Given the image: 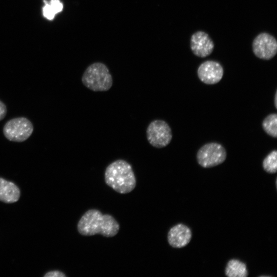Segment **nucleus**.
Listing matches in <instances>:
<instances>
[{"instance_id":"f257e3e1","label":"nucleus","mask_w":277,"mask_h":277,"mask_svg":"<svg viewBox=\"0 0 277 277\" xmlns=\"http://www.w3.org/2000/svg\"><path fill=\"white\" fill-rule=\"evenodd\" d=\"M120 224L109 214H103L96 209L87 210L80 218L77 225L78 233L84 236L101 234L106 238L116 235L120 230Z\"/></svg>"},{"instance_id":"f03ea898","label":"nucleus","mask_w":277,"mask_h":277,"mask_svg":"<svg viewBox=\"0 0 277 277\" xmlns=\"http://www.w3.org/2000/svg\"><path fill=\"white\" fill-rule=\"evenodd\" d=\"M106 184L116 192L126 194L136 187V177L131 165L124 160L111 163L104 173Z\"/></svg>"},{"instance_id":"7ed1b4c3","label":"nucleus","mask_w":277,"mask_h":277,"mask_svg":"<svg viewBox=\"0 0 277 277\" xmlns=\"http://www.w3.org/2000/svg\"><path fill=\"white\" fill-rule=\"evenodd\" d=\"M83 84L94 92H104L112 86L113 78L108 67L101 62H95L87 67L82 76Z\"/></svg>"},{"instance_id":"20e7f679","label":"nucleus","mask_w":277,"mask_h":277,"mask_svg":"<svg viewBox=\"0 0 277 277\" xmlns=\"http://www.w3.org/2000/svg\"><path fill=\"white\" fill-rule=\"evenodd\" d=\"M226 157L225 148L216 142L205 144L198 150L196 153L198 164L205 168L216 166L223 163Z\"/></svg>"},{"instance_id":"39448f33","label":"nucleus","mask_w":277,"mask_h":277,"mask_svg":"<svg viewBox=\"0 0 277 277\" xmlns=\"http://www.w3.org/2000/svg\"><path fill=\"white\" fill-rule=\"evenodd\" d=\"M5 137L12 142H23L27 140L33 131L31 122L25 117H18L9 120L3 127Z\"/></svg>"},{"instance_id":"423d86ee","label":"nucleus","mask_w":277,"mask_h":277,"mask_svg":"<svg viewBox=\"0 0 277 277\" xmlns=\"http://www.w3.org/2000/svg\"><path fill=\"white\" fill-rule=\"evenodd\" d=\"M146 136L149 143L156 148L168 145L172 138L171 129L169 124L162 120H155L148 125Z\"/></svg>"},{"instance_id":"0eeeda50","label":"nucleus","mask_w":277,"mask_h":277,"mask_svg":"<svg viewBox=\"0 0 277 277\" xmlns=\"http://www.w3.org/2000/svg\"><path fill=\"white\" fill-rule=\"evenodd\" d=\"M252 47L254 54L262 60H271L277 53L276 39L267 32L259 34L253 39Z\"/></svg>"},{"instance_id":"6e6552de","label":"nucleus","mask_w":277,"mask_h":277,"mask_svg":"<svg viewBox=\"0 0 277 277\" xmlns=\"http://www.w3.org/2000/svg\"><path fill=\"white\" fill-rule=\"evenodd\" d=\"M198 77L203 83L214 85L219 83L224 75V69L219 62L206 61L202 63L197 70Z\"/></svg>"},{"instance_id":"1a4fd4ad","label":"nucleus","mask_w":277,"mask_h":277,"mask_svg":"<svg viewBox=\"0 0 277 277\" xmlns=\"http://www.w3.org/2000/svg\"><path fill=\"white\" fill-rule=\"evenodd\" d=\"M214 47V43L205 32L198 31L190 38V48L193 53L200 57H205L211 54Z\"/></svg>"},{"instance_id":"9d476101","label":"nucleus","mask_w":277,"mask_h":277,"mask_svg":"<svg viewBox=\"0 0 277 277\" xmlns=\"http://www.w3.org/2000/svg\"><path fill=\"white\" fill-rule=\"evenodd\" d=\"M192 238V231L187 225L180 223L172 227L167 234L168 244L174 248L186 246Z\"/></svg>"},{"instance_id":"9b49d317","label":"nucleus","mask_w":277,"mask_h":277,"mask_svg":"<svg viewBox=\"0 0 277 277\" xmlns=\"http://www.w3.org/2000/svg\"><path fill=\"white\" fill-rule=\"evenodd\" d=\"M20 195V190L14 183L0 177V201L13 203L18 201Z\"/></svg>"},{"instance_id":"f8f14e48","label":"nucleus","mask_w":277,"mask_h":277,"mask_svg":"<svg viewBox=\"0 0 277 277\" xmlns=\"http://www.w3.org/2000/svg\"><path fill=\"white\" fill-rule=\"evenodd\" d=\"M225 274L228 277H247L249 273L246 264L237 259H231L227 263Z\"/></svg>"},{"instance_id":"ddd939ff","label":"nucleus","mask_w":277,"mask_h":277,"mask_svg":"<svg viewBox=\"0 0 277 277\" xmlns=\"http://www.w3.org/2000/svg\"><path fill=\"white\" fill-rule=\"evenodd\" d=\"M44 3L43 15L48 20L52 21L55 15L63 9V4L60 0H50V2L44 0Z\"/></svg>"},{"instance_id":"4468645a","label":"nucleus","mask_w":277,"mask_h":277,"mask_svg":"<svg viewBox=\"0 0 277 277\" xmlns=\"http://www.w3.org/2000/svg\"><path fill=\"white\" fill-rule=\"evenodd\" d=\"M264 131L269 136L277 137V114L271 113L266 116L262 122Z\"/></svg>"},{"instance_id":"2eb2a0df","label":"nucleus","mask_w":277,"mask_h":277,"mask_svg":"<svg viewBox=\"0 0 277 277\" xmlns=\"http://www.w3.org/2000/svg\"><path fill=\"white\" fill-rule=\"evenodd\" d=\"M262 166L264 170L269 173H275L277 170V151H271L263 160Z\"/></svg>"},{"instance_id":"dca6fc26","label":"nucleus","mask_w":277,"mask_h":277,"mask_svg":"<svg viewBox=\"0 0 277 277\" xmlns=\"http://www.w3.org/2000/svg\"><path fill=\"white\" fill-rule=\"evenodd\" d=\"M45 277H66V275L62 271L58 270H53L47 272Z\"/></svg>"},{"instance_id":"f3484780","label":"nucleus","mask_w":277,"mask_h":277,"mask_svg":"<svg viewBox=\"0 0 277 277\" xmlns=\"http://www.w3.org/2000/svg\"><path fill=\"white\" fill-rule=\"evenodd\" d=\"M7 107L6 105L0 100V121L3 120L7 114Z\"/></svg>"},{"instance_id":"a211bd4d","label":"nucleus","mask_w":277,"mask_h":277,"mask_svg":"<svg viewBox=\"0 0 277 277\" xmlns=\"http://www.w3.org/2000/svg\"><path fill=\"white\" fill-rule=\"evenodd\" d=\"M277 92L276 91V92L275 93V95H274V106H275V108H277V103H276V101H277Z\"/></svg>"}]
</instances>
